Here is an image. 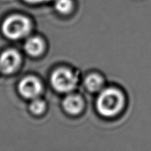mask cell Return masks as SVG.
Returning <instances> with one entry per match:
<instances>
[{
    "mask_svg": "<svg viewBox=\"0 0 151 151\" xmlns=\"http://www.w3.org/2000/svg\"><path fill=\"white\" fill-rule=\"evenodd\" d=\"M52 86L59 92H69L77 84V78L70 70L61 68L55 71L51 77Z\"/></svg>",
    "mask_w": 151,
    "mask_h": 151,
    "instance_id": "3957f363",
    "label": "cell"
},
{
    "mask_svg": "<svg viewBox=\"0 0 151 151\" xmlns=\"http://www.w3.org/2000/svg\"><path fill=\"white\" fill-rule=\"evenodd\" d=\"M42 86L37 78L27 77L24 78L19 85V91L25 98L33 99L41 93Z\"/></svg>",
    "mask_w": 151,
    "mask_h": 151,
    "instance_id": "5b68a950",
    "label": "cell"
},
{
    "mask_svg": "<svg viewBox=\"0 0 151 151\" xmlns=\"http://www.w3.org/2000/svg\"><path fill=\"white\" fill-rule=\"evenodd\" d=\"M31 29L29 19L19 15L7 18L2 24V32L7 38L16 40L27 35Z\"/></svg>",
    "mask_w": 151,
    "mask_h": 151,
    "instance_id": "7a4b0ae2",
    "label": "cell"
},
{
    "mask_svg": "<svg viewBox=\"0 0 151 151\" xmlns=\"http://www.w3.org/2000/svg\"><path fill=\"white\" fill-rule=\"evenodd\" d=\"M24 1L29 3H40V2H44V1H50V0H24Z\"/></svg>",
    "mask_w": 151,
    "mask_h": 151,
    "instance_id": "8fae6325",
    "label": "cell"
},
{
    "mask_svg": "<svg viewBox=\"0 0 151 151\" xmlns=\"http://www.w3.org/2000/svg\"><path fill=\"white\" fill-rule=\"evenodd\" d=\"M124 104L122 93L115 88H107L101 92L97 102L99 113L104 116H113L119 113Z\"/></svg>",
    "mask_w": 151,
    "mask_h": 151,
    "instance_id": "6da1fadb",
    "label": "cell"
},
{
    "mask_svg": "<svg viewBox=\"0 0 151 151\" xmlns=\"http://www.w3.org/2000/svg\"><path fill=\"white\" fill-rule=\"evenodd\" d=\"M85 84L86 88L90 91L95 92L101 88L102 86H103V79L99 75H96V74H92L87 77L85 81Z\"/></svg>",
    "mask_w": 151,
    "mask_h": 151,
    "instance_id": "ba28073f",
    "label": "cell"
},
{
    "mask_svg": "<svg viewBox=\"0 0 151 151\" xmlns=\"http://www.w3.org/2000/svg\"><path fill=\"white\" fill-rule=\"evenodd\" d=\"M44 44L42 39L38 37L30 38L24 44V50L32 56H38L44 51Z\"/></svg>",
    "mask_w": 151,
    "mask_h": 151,
    "instance_id": "52a82bcc",
    "label": "cell"
},
{
    "mask_svg": "<svg viewBox=\"0 0 151 151\" xmlns=\"http://www.w3.org/2000/svg\"><path fill=\"white\" fill-rule=\"evenodd\" d=\"M21 62L19 53L14 50H7L0 55V71L4 74L14 72Z\"/></svg>",
    "mask_w": 151,
    "mask_h": 151,
    "instance_id": "277c9868",
    "label": "cell"
},
{
    "mask_svg": "<svg viewBox=\"0 0 151 151\" xmlns=\"http://www.w3.org/2000/svg\"><path fill=\"white\" fill-rule=\"evenodd\" d=\"M72 0H57L55 2V9L60 13H69L72 10Z\"/></svg>",
    "mask_w": 151,
    "mask_h": 151,
    "instance_id": "9c48e42d",
    "label": "cell"
},
{
    "mask_svg": "<svg viewBox=\"0 0 151 151\" xmlns=\"http://www.w3.org/2000/svg\"><path fill=\"white\" fill-rule=\"evenodd\" d=\"M63 106L66 112L71 114H78L83 107V103L80 97L77 95L67 96L63 102Z\"/></svg>",
    "mask_w": 151,
    "mask_h": 151,
    "instance_id": "8992f818",
    "label": "cell"
},
{
    "mask_svg": "<svg viewBox=\"0 0 151 151\" xmlns=\"http://www.w3.org/2000/svg\"><path fill=\"white\" fill-rule=\"evenodd\" d=\"M29 109L34 114H40L45 110V103L41 100H35L29 105Z\"/></svg>",
    "mask_w": 151,
    "mask_h": 151,
    "instance_id": "30bf717a",
    "label": "cell"
}]
</instances>
